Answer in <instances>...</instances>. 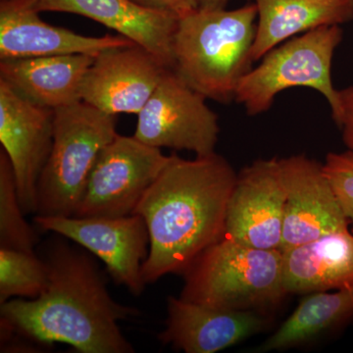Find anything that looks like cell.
<instances>
[{
	"label": "cell",
	"mask_w": 353,
	"mask_h": 353,
	"mask_svg": "<svg viewBox=\"0 0 353 353\" xmlns=\"http://www.w3.org/2000/svg\"><path fill=\"white\" fill-rule=\"evenodd\" d=\"M57 234L44 246L48 283L34 299L0 304L1 321L37 343H61L82 353H132L119 322L139 314L114 301L97 260Z\"/></svg>",
	"instance_id": "cell-1"
},
{
	"label": "cell",
	"mask_w": 353,
	"mask_h": 353,
	"mask_svg": "<svg viewBox=\"0 0 353 353\" xmlns=\"http://www.w3.org/2000/svg\"><path fill=\"white\" fill-rule=\"evenodd\" d=\"M236 176L216 152L192 160L171 155L132 213L145 219L150 233V253L143 266L146 284L183 274L203 250L224 238Z\"/></svg>",
	"instance_id": "cell-2"
},
{
	"label": "cell",
	"mask_w": 353,
	"mask_h": 353,
	"mask_svg": "<svg viewBox=\"0 0 353 353\" xmlns=\"http://www.w3.org/2000/svg\"><path fill=\"white\" fill-rule=\"evenodd\" d=\"M256 28L253 2L234 10L197 8L179 17L174 70L206 99L230 103L252 69Z\"/></svg>",
	"instance_id": "cell-3"
},
{
	"label": "cell",
	"mask_w": 353,
	"mask_h": 353,
	"mask_svg": "<svg viewBox=\"0 0 353 353\" xmlns=\"http://www.w3.org/2000/svg\"><path fill=\"white\" fill-rule=\"evenodd\" d=\"M283 252L261 250L224 236L183 271L181 299L210 307L264 313L288 296Z\"/></svg>",
	"instance_id": "cell-4"
},
{
	"label": "cell",
	"mask_w": 353,
	"mask_h": 353,
	"mask_svg": "<svg viewBox=\"0 0 353 353\" xmlns=\"http://www.w3.org/2000/svg\"><path fill=\"white\" fill-rule=\"evenodd\" d=\"M117 134V116L87 102L57 109L52 150L39 181L36 215L74 216L95 160Z\"/></svg>",
	"instance_id": "cell-5"
},
{
	"label": "cell",
	"mask_w": 353,
	"mask_h": 353,
	"mask_svg": "<svg viewBox=\"0 0 353 353\" xmlns=\"http://www.w3.org/2000/svg\"><path fill=\"white\" fill-rule=\"evenodd\" d=\"M343 37L340 26H325L279 44L243 77L234 101L248 115H259L272 108L280 92L292 88H312L328 101L336 124L341 102L340 90L332 81V62Z\"/></svg>",
	"instance_id": "cell-6"
},
{
	"label": "cell",
	"mask_w": 353,
	"mask_h": 353,
	"mask_svg": "<svg viewBox=\"0 0 353 353\" xmlns=\"http://www.w3.org/2000/svg\"><path fill=\"white\" fill-rule=\"evenodd\" d=\"M170 157L132 137L118 134L104 146L88 175L76 217L131 215Z\"/></svg>",
	"instance_id": "cell-7"
},
{
	"label": "cell",
	"mask_w": 353,
	"mask_h": 353,
	"mask_svg": "<svg viewBox=\"0 0 353 353\" xmlns=\"http://www.w3.org/2000/svg\"><path fill=\"white\" fill-rule=\"evenodd\" d=\"M203 95L168 69L138 114L134 137L153 148L189 150L196 157L215 152L220 126Z\"/></svg>",
	"instance_id": "cell-8"
},
{
	"label": "cell",
	"mask_w": 353,
	"mask_h": 353,
	"mask_svg": "<svg viewBox=\"0 0 353 353\" xmlns=\"http://www.w3.org/2000/svg\"><path fill=\"white\" fill-rule=\"evenodd\" d=\"M39 231L60 234L85 248L105 264L117 285L134 296H141L145 285L143 266L150 253V233L145 219L138 214L123 217H34Z\"/></svg>",
	"instance_id": "cell-9"
},
{
	"label": "cell",
	"mask_w": 353,
	"mask_h": 353,
	"mask_svg": "<svg viewBox=\"0 0 353 353\" xmlns=\"http://www.w3.org/2000/svg\"><path fill=\"white\" fill-rule=\"evenodd\" d=\"M55 110L32 103L0 80V141L12 164L25 214L37 213L38 185L54 138Z\"/></svg>",
	"instance_id": "cell-10"
},
{
	"label": "cell",
	"mask_w": 353,
	"mask_h": 353,
	"mask_svg": "<svg viewBox=\"0 0 353 353\" xmlns=\"http://www.w3.org/2000/svg\"><path fill=\"white\" fill-rule=\"evenodd\" d=\"M285 192L280 159H260L238 174L228 202L225 236L250 248L280 250Z\"/></svg>",
	"instance_id": "cell-11"
},
{
	"label": "cell",
	"mask_w": 353,
	"mask_h": 353,
	"mask_svg": "<svg viewBox=\"0 0 353 353\" xmlns=\"http://www.w3.org/2000/svg\"><path fill=\"white\" fill-rule=\"evenodd\" d=\"M168 68L139 44L102 51L81 88V99L103 112L138 115Z\"/></svg>",
	"instance_id": "cell-12"
},
{
	"label": "cell",
	"mask_w": 353,
	"mask_h": 353,
	"mask_svg": "<svg viewBox=\"0 0 353 353\" xmlns=\"http://www.w3.org/2000/svg\"><path fill=\"white\" fill-rule=\"evenodd\" d=\"M280 164L287 192L281 252L348 230L323 164L304 154L283 158Z\"/></svg>",
	"instance_id": "cell-13"
},
{
	"label": "cell",
	"mask_w": 353,
	"mask_h": 353,
	"mask_svg": "<svg viewBox=\"0 0 353 353\" xmlns=\"http://www.w3.org/2000/svg\"><path fill=\"white\" fill-rule=\"evenodd\" d=\"M38 0L0 1V60L87 54L132 46L121 34L87 37L44 22L39 17Z\"/></svg>",
	"instance_id": "cell-14"
},
{
	"label": "cell",
	"mask_w": 353,
	"mask_h": 353,
	"mask_svg": "<svg viewBox=\"0 0 353 353\" xmlns=\"http://www.w3.org/2000/svg\"><path fill=\"white\" fill-rule=\"evenodd\" d=\"M165 329L158 339L185 353H215L263 331L270 324L264 313L210 307L168 296Z\"/></svg>",
	"instance_id": "cell-15"
},
{
	"label": "cell",
	"mask_w": 353,
	"mask_h": 353,
	"mask_svg": "<svg viewBox=\"0 0 353 353\" xmlns=\"http://www.w3.org/2000/svg\"><path fill=\"white\" fill-rule=\"evenodd\" d=\"M39 12L76 14L114 30L174 69L178 16L139 6L131 0H38Z\"/></svg>",
	"instance_id": "cell-16"
},
{
	"label": "cell",
	"mask_w": 353,
	"mask_h": 353,
	"mask_svg": "<svg viewBox=\"0 0 353 353\" xmlns=\"http://www.w3.org/2000/svg\"><path fill=\"white\" fill-rule=\"evenodd\" d=\"M94 57L67 54L0 60V80L32 103L57 110L82 101L81 88Z\"/></svg>",
	"instance_id": "cell-17"
},
{
	"label": "cell",
	"mask_w": 353,
	"mask_h": 353,
	"mask_svg": "<svg viewBox=\"0 0 353 353\" xmlns=\"http://www.w3.org/2000/svg\"><path fill=\"white\" fill-rule=\"evenodd\" d=\"M288 294L340 290L353 285V233L334 232L283 252Z\"/></svg>",
	"instance_id": "cell-18"
},
{
	"label": "cell",
	"mask_w": 353,
	"mask_h": 353,
	"mask_svg": "<svg viewBox=\"0 0 353 353\" xmlns=\"http://www.w3.org/2000/svg\"><path fill=\"white\" fill-rule=\"evenodd\" d=\"M257 8L253 62L297 34L353 20V0H252Z\"/></svg>",
	"instance_id": "cell-19"
},
{
	"label": "cell",
	"mask_w": 353,
	"mask_h": 353,
	"mask_svg": "<svg viewBox=\"0 0 353 353\" xmlns=\"http://www.w3.org/2000/svg\"><path fill=\"white\" fill-rule=\"evenodd\" d=\"M353 318V285L340 290L310 292L280 328L254 352L299 347L334 331Z\"/></svg>",
	"instance_id": "cell-20"
},
{
	"label": "cell",
	"mask_w": 353,
	"mask_h": 353,
	"mask_svg": "<svg viewBox=\"0 0 353 353\" xmlns=\"http://www.w3.org/2000/svg\"><path fill=\"white\" fill-rule=\"evenodd\" d=\"M15 175L3 148L0 150V248L36 253L39 236L25 220Z\"/></svg>",
	"instance_id": "cell-21"
},
{
	"label": "cell",
	"mask_w": 353,
	"mask_h": 353,
	"mask_svg": "<svg viewBox=\"0 0 353 353\" xmlns=\"http://www.w3.org/2000/svg\"><path fill=\"white\" fill-rule=\"evenodd\" d=\"M48 283V266L37 253L0 248V304L37 299Z\"/></svg>",
	"instance_id": "cell-22"
},
{
	"label": "cell",
	"mask_w": 353,
	"mask_h": 353,
	"mask_svg": "<svg viewBox=\"0 0 353 353\" xmlns=\"http://www.w3.org/2000/svg\"><path fill=\"white\" fill-rule=\"evenodd\" d=\"M323 170L343 213L353 224V152L329 153Z\"/></svg>",
	"instance_id": "cell-23"
},
{
	"label": "cell",
	"mask_w": 353,
	"mask_h": 353,
	"mask_svg": "<svg viewBox=\"0 0 353 353\" xmlns=\"http://www.w3.org/2000/svg\"><path fill=\"white\" fill-rule=\"evenodd\" d=\"M139 6L182 17L199 8L201 0H131Z\"/></svg>",
	"instance_id": "cell-24"
},
{
	"label": "cell",
	"mask_w": 353,
	"mask_h": 353,
	"mask_svg": "<svg viewBox=\"0 0 353 353\" xmlns=\"http://www.w3.org/2000/svg\"><path fill=\"white\" fill-rule=\"evenodd\" d=\"M340 95L341 115L336 125L341 129L345 146L353 152V85L340 90Z\"/></svg>",
	"instance_id": "cell-25"
},
{
	"label": "cell",
	"mask_w": 353,
	"mask_h": 353,
	"mask_svg": "<svg viewBox=\"0 0 353 353\" xmlns=\"http://www.w3.org/2000/svg\"><path fill=\"white\" fill-rule=\"evenodd\" d=\"M230 0H201L199 8L221 9L226 8Z\"/></svg>",
	"instance_id": "cell-26"
},
{
	"label": "cell",
	"mask_w": 353,
	"mask_h": 353,
	"mask_svg": "<svg viewBox=\"0 0 353 353\" xmlns=\"http://www.w3.org/2000/svg\"><path fill=\"white\" fill-rule=\"evenodd\" d=\"M352 233H353V228H352Z\"/></svg>",
	"instance_id": "cell-27"
},
{
	"label": "cell",
	"mask_w": 353,
	"mask_h": 353,
	"mask_svg": "<svg viewBox=\"0 0 353 353\" xmlns=\"http://www.w3.org/2000/svg\"><path fill=\"white\" fill-rule=\"evenodd\" d=\"M0 1H3V0H0Z\"/></svg>",
	"instance_id": "cell-28"
}]
</instances>
